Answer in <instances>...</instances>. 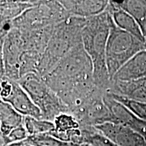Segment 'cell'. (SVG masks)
<instances>
[{"mask_svg":"<svg viewBox=\"0 0 146 146\" xmlns=\"http://www.w3.org/2000/svg\"><path fill=\"white\" fill-rule=\"evenodd\" d=\"M112 18L108 10L100 15L87 18L82 31V43L93 65V78L98 88L108 90L111 80L106 62V49Z\"/></svg>","mask_w":146,"mask_h":146,"instance_id":"6da1fadb","label":"cell"},{"mask_svg":"<svg viewBox=\"0 0 146 146\" xmlns=\"http://www.w3.org/2000/svg\"><path fill=\"white\" fill-rule=\"evenodd\" d=\"M42 78L57 95L70 91L77 84L94 82L92 62L83 43L73 47Z\"/></svg>","mask_w":146,"mask_h":146,"instance_id":"7a4b0ae2","label":"cell"},{"mask_svg":"<svg viewBox=\"0 0 146 146\" xmlns=\"http://www.w3.org/2000/svg\"><path fill=\"white\" fill-rule=\"evenodd\" d=\"M87 18L70 17L54 27L46 48L41 55L37 74L43 78L74 47L82 43V31Z\"/></svg>","mask_w":146,"mask_h":146,"instance_id":"3957f363","label":"cell"},{"mask_svg":"<svg viewBox=\"0 0 146 146\" xmlns=\"http://www.w3.org/2000/svg\"><path fill=\"white\" fill-rule=\"evenodd\" d=\"M145 49V42L118 28L112 20L106 49V62L110 80L127 61Z\"/></svg>","mask_w":146,"mask_h":146,"instance_id":"277c9868","label":"cell"},{"mask_svg":"<svg viewBox=\"0 0 146 146\" xmlns=\"http://www.w3.org/2000/svg\"><path fill=\"white\" fill-rule=\"evenodd\" d=\"M18 83L39 108L42 119L53 122L62 113H68V108L60 97L36 73H29L20 78Z\"/></svg>","mask_w":146,"mask_h":146,"instance_id":"5b68a950","label":"cell"},{"mask_svg":"<svg viewBox=\"0 0 146 146\" xmlns=\"http://www.w3.org/2000/svg\"><path fill=\"white\" fill-rule=\"evenodd\" d=\"M70 17L59 1H38L33 8L12 21V27L21 31L56 26Z\"/></svg>","mask_w":146,"mask_h":146,"instance_id":"8992f818","label":"cell"},{"mask_svg":"<svg viewBox=\"0 0 146 146\" xmlns=\"http://www.w3.org/2000/svg\"><path fill=\"white\" fill-rule=\"evenodd\" d=\"M25 51L21 31L14 28L5 36L3 43V58L5 76L13 81L21 78L19 70L20 58Z\"/></svg>","mask_w":146,"mask_h":146,"instance_id":"52a82bcc","label":"cell"},{"mask_svg":"<svg viewBox=\"0 0 146 146\" xmlns=\"http://www.w3.org/2000/svg\"><path fill=\"white\" fill-rule=\"evenodd\" d=\"M95 128L118 146H146L142 135L123 124L107 122L97 125Z\"/></svg>","mask_w":146,"mask_h":146,"instance_id":"ba28073f","label":"cell"},{"mask_svg":"<svg viewBox=\"0 0 146 146\" xmlns=\"http://www.w3.org/2000/svg\"><path fill=\"white\" fill-rule=\"evenodd\" d=\"M3 101L12 106L16 112L24 117L29 116L36 119H42L41 112L39 108L35 104L18 81H13L8 96Z\"/></svg>","mask_w":146,"mask_h":146,"instance_id":"9c48e42d","label":"cell"},{"mask_svg":"<svg viewBox=\"0 0 146 146\" xmlns=\"http://www.w3.org/2000/svg\"><path fill=\"white\" fill-rule=\"evenodd\" d=\"M60 3L70 16L89 18L100 15L106 10V0H64Z\"/></svg>","mask_w":146,"mask_h":146,"instance_id":"30bf717a","label":"cell"},{"mask_svg":"<svg viewBox=\"0 0 146 146\" xmlns=\"http://www.w3.org/2000/svg\"><path fill=\"white\" fill-rule=\"evenodd\" d=\"M143 78H146V49L127 61L114 74L111 82H127Z\"/></svg>","mask_w":146,"mask_h":146,"instance_id":"8fae6325","label":"cell"},{"mask_svg":"<svg viewBox=\"0 0 146 146\" xmlns=\"http://www.w3.org/2000/svg\"><path fill=\"white\" fill-rule=\"evenodd\" d=\"M107 91L133 101L146 103V78L127 82L112 81Z\"/></svg>","mask_w":146,"mask_h":146,"instance_id":"7c38bea8","label":"cell"},{"mask_svg":"<svg viewBox=\"0 0 146 146\" xmlns=\"http://www.w3.org/2000/svg\"><path fill=\"white\" fill-rule=\"evenodd\" d=\"M108 10L110 12L113 22L116 27L131 34L141 41L145 42L141 27L130 14L116 6L112 1H109Z\"/></svg>","mask_w":146,"mask_h":146,"instance_id":"4fadbf2b","label":"cell"},{"mask_svg":"<svg viewBox=\"0 0 146 146\" xmlns=\"http://www.w3.org/2000/svg\"><path fill=\"white\" fill-rule=\"evenodd\" d=\"M54 27L50 26L27 31H21L25 51H34L41 54H43L52 36Z\"/></svg>","mask_w":146,"mask_h":146,"instance_id":"5bb4252c","label":"cell"},{"mask_svg":"<svg viewBox=\"0 0 146 146\" xmlns=\"http://www.w3.org/2000/svg\"><path fill=\"white\" fill-rule=\"evenodd\" d=\"M24 116L7 102L0 100V129L8 136L14 128L23 124Z\"/></svg>","mask_w":146,"mask_h":146,"instance_id":"9a60e30c","label":"cell"},{"mask_svg":"<svg viewBox=\"0 0 146 146\" xmlns=\"http://www.w3.org/2000/svg\"><path fill=\"white\" fill-rule=\"evenodd\" d=\"M37 3L38 1H0V15L12 22Z\"/></svg>","mask_w":146,"mask_h":146,"instance_id":"2e32d148","label":"cell"},{"mask_svg":"<svg viewBox=\"0 0 146 146\" xmlns=\"http://www.w3.org/2000/svg\"><path fill=\"white\" fill-rule=\"evenodd\" d=\"M53 123L54 130L50 133L61 141H62L66 133L81 128V125L78 120L72 114L67 112L58 115L53 120Z\"/></svg>","mask_w":146,"mask_h":146,"instance_id":"e0dca14e","label":"cell"},{"mask_svg":"<svg viewBox=\"0 0 146 146\" xmlns=\"http://www.w3.org/2000/svg\"><path fill=\"white\" fill-rule=\"evenodd\" d=\"M117 6L133 17L141 27L142 31L146 25V1H113Z\"/></svg>","mask_w":146,"mask_h":146,"instance_id":"ac0fdd59","label":"cell"},{"mask_svg":"<svg viewBox=\"0 0 146 146\" xmlns=\"http://www.w3.org/2000/svg\"><path fill=\"white\" fill-rule=\"evenodd\" d=\"M41 55L34 51L25 50L22 54L19 62V70L21 78L29 73L37 74Z\"/></svg>","mask_w":146,"mask_h":146,"instance_id":"d6986e66","label":"cell"},{"mask_svg":"<svg viewBox=\"0 0 146 146\" xmlns=\"http://www.w3.org/2000/svg\"><path fill=\"white\" fill-rule=\"evenodd\" d=\"M23 126L28 133L29 136L50 133L54 130L53 122L43 119H36L29 116L24 117Z\"/></svg>","mask_w":146,"mask_h":146,"instance_id":"ffe728a7","label":"cell"},{"mask_svg":"<svg viewBox=\"0 0 146 146\" xmlns=\"http://www.w3.org/2000/svg\"><path fill=\"white\" fill-rule=\"evenodd\" d=\"M106 92L113 99L125 106L136 117L143 121H146V103L133 101L112 93L108 92V91Z\"/></svg>","mask_w":146,"mask_h":146,"instance_id":"44dd1931","label":"cell"},{"mask_svg":"<svg viewBox=\"0 0 146 146\" xmlns=\"http://www.w3.org/2000/svg\"><path fill=\"white\" fill-rule=\"evenodd\" d=\"M27 145L31 146H76L58 139L50 133L35 135L29 136L25 141Z\"/></svg>","mask_w":146,"mask_h":146,"instance_id":"7402d4cb","label":"cell"},{"mask_svg":"<svg viewBox=\"0 0 146 146\" xmlns=\"http://www.w3.org/2000/svg\"><path fill=\"white\" fill-rule=\"evenodd\" d=\"M29 134L27 133L25 127L23 125L14 128L11 132L9 133L8 138L9 143H18V142L25 141L28 138Z\"/></svg>","mask_w":146,"mask_h":146,"instance_id":"603a6c76","label":"cell"},{"mask_svg":"<svg viewBox=\"0 0 146 146\" xmlns=\"http://www.w3.org/2000/svg\"><path fill=\"white\" fill-rule=\"evenodd\" d=\"M12 29V22L6 21L0 15V38L4 39Z\"/></svg>","mask_w":146,"mask_h":146,"instance_id":"cb8c5ba5","label":"cell"},{"mask_svg":"<svg viewBox=\"0 0 146 146\" xmlns=\"http://www.w3.org/2000/svg\"><path fill=\"white\" fill-rule=\"evenodd\" d=\"M3 39H0V81L5 76V66L3 58Z\"/></svg>","mask_w":146,"mask_h":146,"instance_id":"d4e9b609","label":"cell"},{"mask_svg":"<svg viewBox=\"0 0 146 146\" xmlns=\"http://www.w3.org/2000/svg\"><path fill=\"white\" fill-rule=\"evenodd\" d=\"M8 144H10V143H9L8 136L3 134L0 129V146H6Z\"/></svg>","mask_w":146,"mask_h":146,"instance_id":"484cf974","label":"cell"},{"mask_svg":"<svg viewBox=\"0 0 146 146\" xmlns=\"http://www.w3.org/2000/svg\"><path fill=\"white\" fill-rule=\"evenodd\" d=\"M27 144L25 143V141L23 142H18V143H12L8 144L6 146H26Z\"/></svg>","mask_w":146,"mask_h":146,"instance_id":"4316f807","label":"cell"},{"mask_svg":"<svg viewBox=\"0 0 146 146\" xmlns=\"http://www.w3.org/2000/svg\"><path fill=\"white\" fill-rule=\"evenodd\" d=\"M143 35H144V36H145V42H146V25H145V28H144V29H143Z\"/></svg>","mask_w":146,"mask_h":146,"instance_id":"83f0119b","label":"cell"},{"mask_svg":"<svg viewBox=\"0 0 146 146\" xmlns=\"http://www.w3.org/2000/svg\"><path fill=\"white\" fill-rule=\"evenodd\" d=\"M142 135L143 136V137H144V139H145V143H146V133H143V134H142Z\"/></svg>","mask_w":146,"mask_h":146,"instance_id":"f1b7e54d","label":"cell"},{"mask_svg":"<svg viewBox=\"0 0 146 146\" xmlns=\"http://www.w3.org/2000/svg\"><path fill=\"white\" fill-rule=\"evenodd\" d=\"M26 146H31V145H26Z\"/></svg>","mask_w":146,"mask_h":146,"instance_id":"f546056e","label":"cell"},{"mask_svg":"<svg viewBox=\"0 0 146 146\" xmlns=\"http://www.w3.org/2000/svg\"><path fill=\"white\" fill-rule=\"evenodd\" d=\"M0 39H1V38H0Z\"/></svg>","mask_w":146,"mask_h":146,"instance_id":"4dcf8cb0","label":"cell"},{"mask_svg":"<svg viewBox=\"0 0 146 146\" xmlns=\"http://www.w3.org/2000/svg\"><path fill=\"white\" fill-rule=\"evenodd\" d=\"M145 133H146V132H145Z\"/></svg>","mask_w":146,"mask_h":146,"instance_id":"1f68e13d","label":"cell"}]
</instances>
